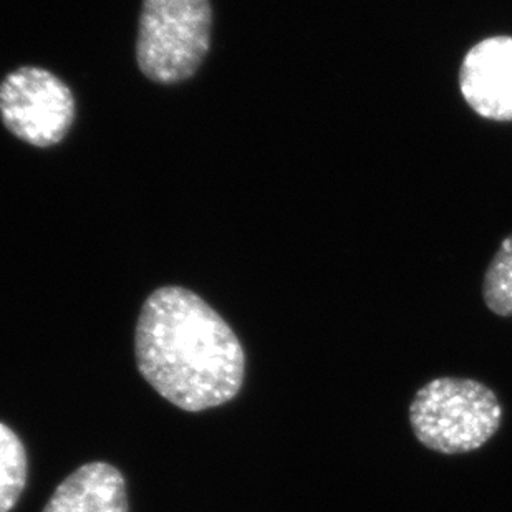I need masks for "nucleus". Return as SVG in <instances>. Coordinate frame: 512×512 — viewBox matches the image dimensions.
Listing matches in <instances>:
<instances>
[{"mask_svg": "<svg viewBox=\"0 0 512 512\" xmlns=\"http://www.w3.org/2000/svg\"><path fill=\"white\" fill-rule=\"evenodd\" d=\"M213 10L209 0H143L136 58L153 82L191 77L211 44Z\"/></svg>", "mask_w": 512, "mask_h": 512, "instance_id": "obj_3", "label": "nucleus"}, {"mask_svg": "<svg viewBox=\"0 0 512 512\" xmlns=\"http://www.w3.org/2000/svg\"><path fill=\"white\" fill-rule=\"evenodd\" d=\"M459 88L478 115L512 121V37H489L474 45L461 63Z\"/></svg>", "mask_w": 512, "mask_h": 512, "instance_id": "obj_5", "label": "nucleus"}, {"mask_svg": "<svg viewBox=\"0 0 512 512\" xmlns=\"http://www.w3.org/2000/svg\"><path fill=\"white\" fill-rule=\"evenodd\" d=\"M0 116L17 138L45 148L67 135L75 118V100L54 73L20 67L0 85Z\"/></svg>", "mask_w": 512, "mask_h": 512, "instance_id": "obj_4", "label": "nucleus"}, {"mask_svg": "<svg viewBox=\"0 0 512 512\" xmlns=\"http://www.w3.org/2000/svg\"><path fill=\"white\" fill-rule=\"evenodd\" d=\"M410 426L426 450L438 455H468L501 430L504 408L493 388L473 378L431 380L411 401Z\"/></svg>", "mask_w": 512, "mask_h": 512, "instance_id": "obj_2", "label": "nucleus"}, {"mask_svg": "<svg viewBox=\"0 0 512 512\" xmlns=\"http://www.w3.org/2000/svg\"><path fill=\"white\" fill-rule=\"evenodd\" d=\"M135 357L141 377L184 411L229 403L246 377V355L234 330L184 287H161L146 299Z\"/></svg>", "mask_w": 512, "mask_h": 512, "instance_id": "obj_1", "label": "nucleus"}, {"mask_svg": "<svg viewBox=\"0 0 512 512\" xmlns=\"http://www.w3.org/2000/svg\"><path fill=\"white\" fill-rule=\"evenodd\" d=\"M44 512H130L125 478L112 464H83L58 484Z\"/></svg>", "mask_w": 512, "mask_h": 512, "instance_id": "obj_6", "label": "nucleus"}, {"mask_svg": "<svg viewBox=\"0 0 512 512\" xmlns=\"http://www.w3.org/2000/svg\"><path fill=\"white\" fill-rule=\"evenodd\" d=\"M484 304L498 317H512V234L499 246L483 281Z\"/></svg>", "mask_w": 512, "mask_h": 512, "instance_id": "obj_8", "label": "nucleus"}, {"mask_svg": "<svg viewBox=\"0 0 512 512\" xmlns=\"http://www.w3.org/2000/svg\"><path fill=\"white\" fill-rule=\"evenodd\" d=\"M27 483V453L12 428L0 423V512L15 508Z\"/></svg>", "mask_w": 512, "mask_h": 512, "instance_id": "obj_7", "label": "nucleus"}]
</instances>
